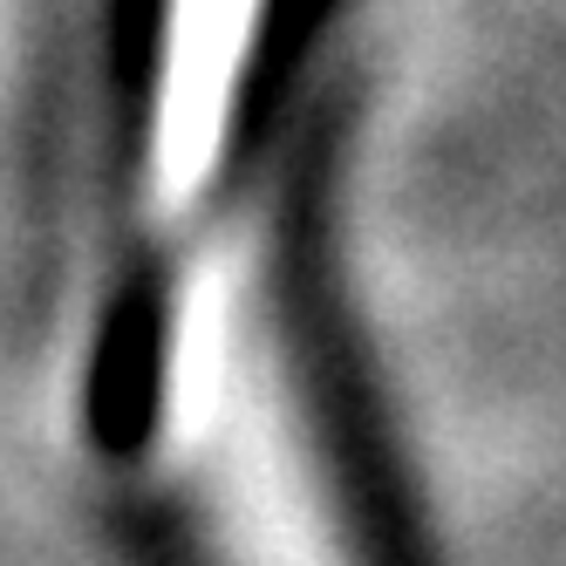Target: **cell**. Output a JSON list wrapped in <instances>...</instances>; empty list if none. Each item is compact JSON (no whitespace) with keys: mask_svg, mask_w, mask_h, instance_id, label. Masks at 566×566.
<instances>
[{"mask_svg":"<svg viewBox=\"0 0 566 566\" xmlns=\"http://www.w3.org/2000/svg\"><path fill=\"white\" fill-rule=\"evenodd\" d=\"M280 0H157L144 62V198L157 219L212 191Z\"/></svg>","mask_w":566,"mask_h":566,"instance_id":"6da1fadb","label":"cell"}]
</instances>
